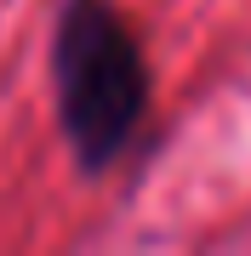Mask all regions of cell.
Wrapping results in <instances>:
<instances>
[{
	"mask_svg": "<svg viewBox=\"0 0 251 256\" xmlns=\"http://www.w3.org/2000/svg\"><path fill=\"white\" fill-rule=\"evenodd\" d=\"M57 126L80 171H109L149 120V63L114 0H63L52 28Z\"/></svg>",
	"mask_w": 251,
	"mask_h": 256,
	"instance_id": "obj_1",
	"label": "cell"
}]
</instances>
